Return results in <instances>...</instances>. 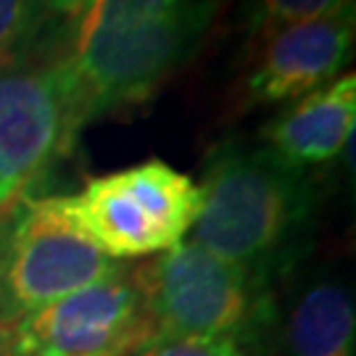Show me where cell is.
I'll return each instance as SVG.
<instances>
[{
	"label": "cell",
	"mask_w": 356,
	"mask_h": 356,
	"mask_svg": "<svg viewBox=\"0 0 356 356\" xmlns=\"http://www.w3.org/2000/svg\"><path fill=\"white\" fill-rule=\"evenodd\" d=\"M198 185L204 201L191 241L280 291L317 232L319 193L309 172L259 140L227 138L206 153Z\"/></svg>",
	"instance_id": "6da1fadb"
},
{
	"label": "cell",
	"mask_w": 356,
	"mask_h": 356,
	"mask_svg": "<svg viewBox=\"0 0 356 356\" xmlns=\"http://www.w3.org/2000/svg\"><path fill=\"white\" fill-rule=\"evenodd\" d=\"M216 0H90L58 58L76 135L148 101L204 42Z\"/></svg>",
	"instance_id": "7a4b0ae2"
},
{
	"label": "cell",
	"mask_w": 356,
	"mask_h": 356,
	"mask_svg": "<svg viewBox=\"0 0 356 356\" xmlns=\"http://www.w3.org/2000/svg\"><path fill=\"white\" fill-rule=\"evenodd\" d=\"M156 335L219 338L272 356L280 296L195 241L135 267Z\"/></svg>",
	"instance_id": "3957f363"
},
{
	"label": "cell",
	"mask_w": 356,
	"mask_h": 356,
	"mask_svg": "<svg viewBox=\"0 0 356 356\" xmlns=\"http://www.w3.org/2000/svg\"><path fill=\"white\" fill-rule=\"evenodd\" d=\"M201 201L198 179L164 159L92 177L76 193L48 195L51 209L79 238L119 264L188 241Z\"/></svg>",
	"instance_id": "277c9868"
},
{
	"label": "cell",
	"mask_w": 356,
	"mask_h": 356,
	"mask_svg": "<svg viewBox=\"0 0 356 356\" xmlns=\"http://www.w3.org/2000/svg\"><path fill=\"white\" fill-rule=\"evenodd\" d=\"M153 335L135 267L0 325V356H132Z\"/></svg>",
	"instance_id": "5b68a950"
},
{
	"label": "cell",
	"mask_w": 356,
	"mask_h": 356,
	"mask_svg": "<svg viewBox=\"0 0 356 356\" xmlns=\"http://www.w3.org/2000/svg\"><path fill=\"white\" fill-rule=\"evenodd\" d=\"M122 267L26 195L0 216V325L88 288Z\"/></svg>",
	"instance_id": "8992f818"
},
{
	"label": "cell",
	"mask_w": 356,
	"mask_h": 356,
	"mask_svg": "<svg viewBox=\"0 0 356 356\" xmlns=\"http://www.w3.org/2000/svg\"><path fill=\"white\" fill-rule=\"evenodd\" d=\"M76 140L58 58L0 74V216Z\"/></svg>",
	"instance_id": "52a82bcc"
},
{
	"label": "cell",
	"mask_w": 356,
	"mask_h": 356,
	"mask_svg": "<svg viewBox=\"0 0 356 356\" xmlns=\"http://www.w3.org/2000/svg\"><path fill=\"white\" fill-rule=\"evenodd\" d=\"M356 40L354 8L282 26L254 42V58L241 82L243 108L285 106L343 74Z\"/></svg>",
	"instance_id": "ba28073f"
},
{
	"label": "cell",
	"mask_w": 356,
	"mask_h": 356,
	"mask_svg": "<svg viewBox=\"0 0 356 356\" xmlns=\"http://www.w3.org/2000/svg\"><path fill=\"white\" fill-rule=\"evenodd\" d=\"M356 127V76L341 74L298 101L285 103L259 129V143L282 161L312 169L330 164L351 145Z\"/></svg>",
	"instance_id": "9c48e42d"
},
{
	"label": "cell",
	"mask_w": 356,
	"mask_h": 356,
	"mask_svg": "<svg viewBox=\"0 0 356 356\" xmlns=\"http://www.w3.org/2000/svg\"><path fill=\"white\" fill-rule=\"evenodd\" d=\"M272 354L356 356L354 291L325 272L301 282L288 306H280Z\"/></svg>",
	"instance_id": "30bf717a"
},
{
	"label": "cell",
	"mask_w": 356,
	"mask_h": 356,
	"mask_svg": "<svg viewBox=\"0 0 356 356\" xmlns=\"http://www.w3.org/2000/svg\"><path fill=\"white\" fill-rule=\"evenodd\" d=\"M354 8V0H245L241 8V29L254 45L282 26L325 19Z\"/></svg>",
	"instance_id": "8fae6325"
},
{
	"label": "cell",
	"mask_w": 356,
	"mask_h": 356,
	"mask_svg": "<svg viewBox=\"0 0 356 356\" xmlns=\"http://www.w3.org/2000/svg\"><path fill=\"white\" fill-rule=\"evenodd\" d=\"M51 26L29 0H0V74L29 64Z\"/></svg>",
	"instance_id": "7c38bea8"
},
{
	"label": "cell",
	"mask_w": 356,
	"mask_h": 356,
	"mask_svg": "<svg viewBox=\"0 0 356 356\" xmlns=\"http://www.w3.org/2000/svg\"><path fill=\"white\" fill-rule=\"evenodd\" d=\"M132 356H251L241 346L219 338H193V335H153Z\"/></svg>",
	"instance_id": "4fadbf2b"
},
{
	"label": "cell",
	"mask_w": 356,
	"mask_h": 356,
	"mask_svg": "<svg viewBox=\"0 0 356 356\" xmlns=\"http://www.w3.org/2000/svg\"><path fill=\"white\" fill-rule=\"evenodd\" d=\"M29 3L51 24H56V22H69L72 24L90 6V0H29Z\"/></svg>",
	"instance_id": "5bb4252c"
}]
</instances>
